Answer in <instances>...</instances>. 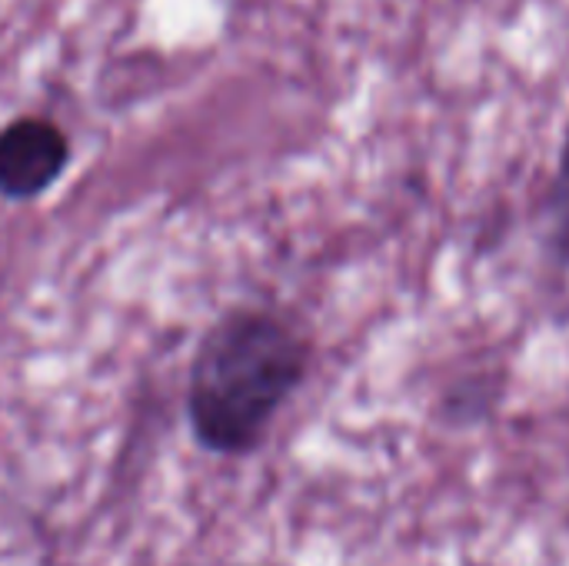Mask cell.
I'll list each match as a JSON object with an SVG mask.
<instances>
[{
  "mask_svg": "<svg viewBox=\"0 0 569 566\" xmlns=\"http://www.w3.org/2000/svg\"><path fill=\"white\" fill-rule=\"evenodd\" d=\"M310 370L307 337L280 314L233 307L197 344L187 370V427L213 457H250Z\"/></svg>",
  "mask_w": 569,
  "mask_h": 566,
  "instance_id": "1",
  "label": "cell"
},
{
  "mask_svg": "<svg viewBox=\"0 0 569 566\" xmlns=\"http://www.w3.org/2000/svg\"><path fill=\"white\" fill-rule=\"evenodd\" d=\"M70 167V140L47 117H17L0 127V200L43 197Z\"/></svg>",
  "mask_w": 569,
  "mask_h": 566,
  "instance_id": "2",
  "label": "cell"
},
{
  "mask_svg": "<svg viewBox=\"0 0 569 566\" xmlns=\"http://www.w3.org/2000/svg\"><path fill=\"white\" fill-rule=\"evenodd\" d=\"M543 220H547V247H550V254L557 257V264L569 267V127L567 137H563L560 160H557L553 183L547 190Z\"/></svg>",
  "mask_w": 569,
  "mask_h": 566,
  "instance_id": "3",
  "label": "cell"
}]
</instances>
